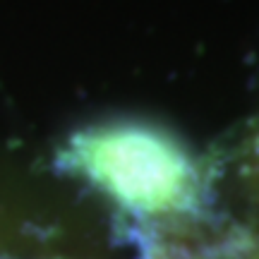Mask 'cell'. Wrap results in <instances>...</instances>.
I'll use <instances>...</instances> for the list:
<instances>
[{"mask_svg": "<svg viewBox=\"0 0 259 259\" xmlns=\"http://www.w3.org/2000/svg\"><path fill=\"white\" fill-rule=\"evenodd\" d=\"M82 166L118 202L135 211L166 213L187 206L192 176L183 158L147 139H108L82 154Z\"/></svg>", "mask_w": 259, "mask_h": 259, "instance_id": "6da1fadb", "label": "cell"}]
</instances>
